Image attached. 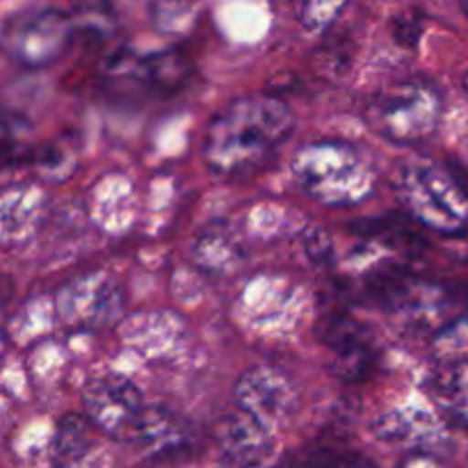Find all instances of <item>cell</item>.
<instances>
[{"label": "cell", "mask_w": 468, "mask_h": 468, "mask_svg": "<svg viewBox=\"0 0 468 468\" xmlns=\"http://www.w3.org/2000/svg\"><path fill=\"white\" fill-rule=\"evenodd\" d=\"M274 460L272 430L238 410L219 430V468H270Z\"/></svg>", "instance_id": "cell-8"}, {"label": "cell", "mask_w": 468, "mask_h": 468, "mask_svg": "<svg viewBox=\"0 0 468 468\" xmlns=\"http://www.w3.org/2000/svg\"><path fill=\"white\" fill-rule=\"evenodd\" d=\"M73 21L58 9L23 16L9 30V53L23 69H44L59 59L73 37Z\"/></svg>", "instance_id": "cell-7"}, {"label": "cell", "mask_w": 468, "mask_h": 468, "mask_svg": "<svg viewBox=\"0 0 468 468\" xmlns=\"http://www.w3.org/2000/svg\"><path fill=\"white\" fill-rule=\"evenodd\" d=\"M199 0H151V21L160 35H186L197 21Z\"/></svg>", "instance_id": "cell-16"}, {"label": "cell", "mask_w": 468, "mask_h": 468, "mask_svg": "<svg viewBox=\"0 0 468 468\" xmlns=\"http://www.w3.org/2000/svg\"><path fill=\"white\" fill-rule=\"evenodd\" d=\"M71 21L73 30L91 41L105 39L114 30V14L103 0H87V3H80V7L76 9Z\"/></svg>", "instance_id": "cell-17"}, {"label": "cell", "mask_w": 468, "mask_h": 468, "mask_svg": "<svg viewBox=\"0 0 468 468\" xmlns=\"http://www.w3.org/2000/svg\"><path fill=\"white\" fill-rule=\"evenodd\" d=\"M122 69H126V73H131L144 90L160 96H169L186 85L192 73V62L183 53L169 48L133 59V62L126 59Z\"/></svg>", "instance_id": "cell-12"}, {"label": "cell", "mask_w": 468, "mask_h": 468, "mask_svg": "<svg viewBox=\"0 0 468 468\" xmlns=\"http://www.w3.org/2000/svg\"><path fill=\"white\" fill-rule=\"evenodd\" d=\"M464 87H466V91H468V69H466V73H464Z\"/></svg>", "instance_id": "cell-21"}, {"label": "cell", "mask_w": 468, "mask_h": 468, "mask_svg": "<svg viewBox=\"0 0 468 468\" xmlns=\"http://www.w3.org/2000/svg\"><path fill=\"white\" fill-rule=\"evenodd\" d=\"M238 410L254 416L270 430L283 428L297 410V388L291 375L272 364L251 366L238 378L236 388Z\"/></svg>", "instance_id": "cell-5"}, {"label": "cell", "mask_w": 468, "mask_h": 468, "mask_svg": "<svg viewBox=\"0 0 468 468\" xmlns=\"http://www.w3.org/2000/svg\"><path fill=\"white\" fill-rule=\"evenodd\" d=\"M306 251H309V256L314 261L332 259V240H329L327 233H324L323 229H314V231H309Z\"/></svg>", "instance_id": "cell-20"}, {"label": "cell", "mask_w": 468, "mask_h": 468, "mask_svg": "<svg viewBox=\"0 0 468 468\" xmlns=\"http://www.w3.org/2000/svg\"><path fill=\"white\" fill-rule=\"evenodd\" d=\"M434 350L441 361H468V315H460L439 329Z\"/></svg>", "instance_id": "cell-18"}, {"label": "cell", "mask_w": 468, "mask_h": 468, "mask_svg": "<svg viewBox=\"0 0 468 468\" xmlns=\"http://www.w3.org/2000/svg\"><path fill=\"white\" fill-rule=\"evenodd\" d=\"M324 343L332 350V370L346 382H359L375 366L368 334L352 318L332 315L324 323Z\"/></svg>", "instance_id": "cell-9"}, {"label": "cell", "mask_w": 468, "mask_h": 468, "mask_svg": "<svg viewBox=\"0 0 468 468\" xmlns=\"http://www.w3.org/2000/svg\"><path fill=\"white\" fill-rule=\"evenodd\" d=\"M186 428L165 407H144L126 441L146 457H169L186 446Z\"/></svg>", "instance_id": "cell-11"}, {"label": "cell", "mask_w": 468, "mask_h": 468, "mask_svg": "<svg viewBox=\"0 0 468 468\" xmlns=\"http://www.w3.org/2000/svg\"><path fill=\"white\" fill-rule=\"evenodd\" d=\"M292 176L309 199L327 208L364 204L378 183L373 163L343 140H318L300 146L292 158Z\"/></svg>", "instance_id": "cell-2"}, {"label": "cell", "mask_w": 468, "mask_h": 468, "mask_svg": "<svg viewBox=\"0 0 468 468\" xmlns=\"http://www.w3.org/2000/svg\"><path fill=\"white\" fill-rule=\"evenodd\" d=\"M346 5L347 0H304L302 3L300 18L306 30L323 32L341 16Z\"/></svg>", "instance_id": "cell-19"}, {"label": "cell", "mask_w": 468, "mask_h": 468, "mask_svg": "<svg viewBox=\"0 0 468 468\" xmlns=\"http://www.w3.org/2000/svg\"><path fill=\"white\" fill-rule=\"evenodd\" d=\"M292 126V112L282 99L270 94L242 96L208 123L201 158L215 176H250L274 158L291 137Z\"/></svg>", "instance_id": "cell-1"}, {"label": "cell", "mask_w": 468, "mask_h": 468, "mask_svg": "<svg viewBox=\"0 0 468 468\" xmlns=\"http://www.w3.org/2000/svg\"><path fill=\"white\" fill-rule=\"evenodd\" d=\"M62 314L82 323H110L123 309V297L103 274H87L62 292Z\"/></svg>", "instance_id": "cell-10"}, {"label": "cell", "mask_w": 468, "mask_h": 468, "mask_svg": "<svg viewBox=\"0 0 468 468\" xmlns=\"http://www.w3.org/2000/svg\"><path fill=\"white\" fill-rule=\"evenodd\" d=\"M195 261L206 272H227L238 263V247L227 231H204L197 240Z\"/></svg>", "instance_id": "cell-15"}, {"label": "cell", "mask_w": 468, "mask_h": 468, "mask_svg": "<svg viewBox=\"0 0 468 468\" xmlns=\"http://www.w3.org/2000/svg\"><path fill=\"white\" fill-rule=\"evenodd\" d=\"M405 208L434 231L455 233L468 224V192L460 178L434 165H405L398 176Z\"/></svg>", "instance_id": "cell-4"}, {"label": "cell", "mask_w": 468, "mask_h": 468, "mask_svg": "<svg viewBox=\"0 0 468 468\" xmlns=\"http://www.w3.org/2000/svg\"><path fill=\"white\" fill-rule=\"evenodd\" d=\"M443 99L428 80H402L370 99L366 114L375 131L396 144H416L439 128Z\"/></svg>", "instance_id": "cell-3"}, {"label": "cell", "mask_w": 468, "mask_h": 468, "mask_svg": "<svg viewBox=\"0 0 468 468\" xmlns=\"http://www.w3.org/2000/svg\"><path fill=\"white\" fill-rule=\"evenodd\" d=\"M82 407L96 430L126 441L146 405L133 379L119 373H105L87 384L82 391Z\"/></svg>", "instance_id": "cell-6"}, {"label": "cell", "mask_w": 468, "mask_h": 468, "mask_svg": "<svg viewBox=\"0 0 468 468\" xmlns=\"http://www.w3.org/2000/svg\"><path fill=\"white\" fill-rule=\"evenodd\" d=\"M430 387L437 405L468 428V361H441Z\"/></svg>", "instance_id": "cell-13"}, {"label": "cell", "mask_w": 468, "mask_h": 468, "mask_svg": "<svg viewBox=\"0 0 468 468\" xmlns=\"http://www.w3.org/2000/svg\"><path fill=\"white\" fill-rule=\"evenodd\" d=\"M96 425L91 423L90 416L80 414H67L58 420L55 425L53 437V452L55 460L62 464H73V462L82 460L87 451L91 448V432Z\"/></svg>", "instance_id": "cell-14"}]
</instances>
